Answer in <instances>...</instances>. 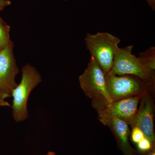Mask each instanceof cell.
<instances>
[{
	"label": "cell",
	"instance_id": "1",
	"mask_svg": "<svg viewBox=\"0 0 155 155\" xmlns=\"http://www.w3.org/2000/svg\"><path fill=\"white\" fill-rule=\"evenodd\" d=\"M105 74L93 58H91L87 68L79 76L81 87L85 95L92 100L97 110H104L113 102L108 93Z\"/></svg>",
	"mask_w": 155,
	"mask_h": 155
},
{
	"label": "cell",
	"instance_id": "2",
	"mask_svg": "<svg viewBox=\"0 0 155 155\" xmlns=\"http://www.w3.org/2000/svg\"><path fill=\"white\" fill-rule=\"evenodd\" d=\"M84 41L86 48L105 74L110 72L113 67L114 57L121 40L108 33L97 32L87 34Z\"/></svg>",
	"mask_w": 155,
	"mask_h": 155
},
{
	"label": "cell",
	"instance_id": "3",
	"mask_svg": "<svg viewBox=\"0 0 155 155\" xmlns=\"http://www.w3.org/2000/svg\"><path fill=\"white\" fill-rule=\"evenodd\" d=\"M22 77L11 94L13 97V110L14 119L17 122H23L28 117L27 102L31 91L42 81L41 75L35 67L26 64L22 69Z\"/></svg>",
	"mask_w": 155,
	"mask_h": 155
},
{
	"label": "cell",
	"instance_id": "4",
	"mask_svg": "<svg viewBox=\"0 0 155 155\" xmlns=\"http://www.w3.org/2000/svg\"><path fill=\"white\" fill-rule=\"evenodd\" d=\"M105 76L108 93L113 101L143 94L146 87L152 83L132 75L119 76L108 73Z\"/></svg>",
	"mask_w": 155,
	"mask_h": 155
},
{
	"label": "cell",
	"instance_id": "5",
	"mask_svg": "<svg viewBox=\"0 0 155 155\" xmlns=\"http://www.w3.org/2000/svg\"><path fill=\"white\" fill-rule=\"evenodd\" d=\"M133 48L132 45L119 48L114 57L113 67L108 73L119 76L134 75L153 82L154 73L145 68L138 57L132 54Z\"/></svg>",
	"mask_w": 155,
	"mask_h": 155
},
{
	"label": "cell",
	"instance_id": "6",
	"mask_svg": "<svg viewBox=\"0 0 155 155\" xmlns=\"http://www.w3.org/2000/svg\"><path fill=\"white\" fill-rule=\"evenodd\" d=\"M14 44L11 41L8 45L0 51V90L11 97L17 86L16 76L19 72L14 57Z\"/></svg>",
	"mask_w": 155,
	"mask_h": 155
},
{
	"label": "cell",
	"instance_id": "7",
	"mask_svg": "<svg viewBox=\"0 0 155 155\" xmlns=\"http://www.w3.org/2000/svg\"><path fill=\"white\" fill-rule=\"evenodd\" d=\"M143 94L114 101L104 110L98 111L99 117H114L130 125L135 118L138 106Z\"/></svg>",
	"mask_w": 155,
	"mask_h": 155
},
{
	"label": "cell",
	"instance_id": "8",
	"mask_svg": "<svg viewBox=\"0 0 155 155\" xmlns=\"http://www.w3.org/2000/svg\"><path fill=\"white\" fill-rule=\"evenodd\" d=\"M130 125L133 127H139L146 138L153 143L154 142L152 104L147 97H145L143 98L139 110H137L135 118Z\"/></svg>",
	"mask_w": 155,
	"mask_h": 155
},
{
	"label": "cell",
	"instance_id": "9",
	"mask_svg": "<svg viewBox=\"0 0 155 155\" xmlns=\"http://www.w3.org/2000/svg\"><path fill=\"white\" fill-rule=\"evenodd\" d=\"M99 119L114 131L124 155H135V151L130 146L128 140L130 130L127 122L114 117H99Z\"/></svg>",
	"mask_w": 155,
	"mask_h": 155
},
{
	"label": "cell",
	"instance_id": "10",
	"mask_svg": "<svg viewBox=\"0 0 155 155\" xmlns=\"http://www.w3.org/2000/svg\"><path fill=\"white\" fill-rule=\"evenodd\" d=\"M139 60L145 68L154 73L155 70V48L151 47L140 53Z\"/></svg>",
	"mask_w": 155,
	"mask_h": 155
},
{
	"label": "cell",
	"instance_id": "11",
	"mask_svg": "<svg viewBox=\"0 0 155 155\" xmlns=\"http://www.w3.org/2000/svg\"><path fill=\"white\" fill-rule=\"evenodd\" d=\"M10 31V26L0 17V51L7 47L12 41Z\"/></svg>",
	"mask_w": 155,
	"mask_h": 155
},
{
	"label": "cell",
	"instance_id": "12",
	"mask_svg": "<svg viewBox=\"0 0 155 155\" xmlns=\"http://www.w3.org/2000/svg\"><path fill=\"white\" fill-rule=\"evenodd\" d=\"M152 144V143L148 139L144 137L137 143V148L140 152H145L151 150Z\"/></svg>",
	"mask_w": 155,
	"mask_h": 155
},
{
	"label": "cell",
	"instance_id": "13",
	"mask_svg": "<svg viewBox=\"0 0 155 155\" xmlns=\"http://www.w3.org/2000/svg\"><path fill=\"white\" fill-rule=\"evenodd\" d=\"M145 136L143 132L139 127H133L131 134V138L134 143H137L144 138Z\"/></svg>",
	"mask_w": 155,
	"mask_h": 155
},
{
	"label": "cell",
	"instance_id": "14",
	"mask_svg": "<svg viewBox=\"0 0 155 155\" xmlns=\"http://www.w3.org/2000/svg\"><path fill=\"white\" fill-rule=\"evenodd\" d=\"M11 5V2L9 0H0V11Z\"/></svg>",
	"mask_w": 155,
	"mask_h": 155
},
{
	"label": "cell",
	"instance_id": "15",
	"mask_svg": "<svg viewBox=\"0 0 155 155\" xmlns=\"http://www.w3.org/2000/svg\"><path fill=\"white\" fill-rule=\"evenodd\" d=\"M11 104L8 102L6 101L5 99L0 98V107H10Z\"/></svg>",
	"mask_w": 155,
	"mask_h": 155
},
{
	"label": "cell",
	"instance_id": "16",
	"mask_svg": "<svg viewBox=\"0 0 155 155\" xmlns=\"http://www.w3.org/2000/svg\"><path fill=\"white\" fill-rule=\"evenodd\" d=\"M147 2L153 10H155V0H146Z\"/></svg>",
	"mask_w": 155,
	"mask_h": 155
},
{
	"label": "cell",
	"instance_id": "17",
	"mask_svg": "<svg viewBox=\"0 0 155 155\" xmlns=\"http://www.w3.org/2000/svg\"><path fill=\"white\" fill-rule=\"evenodd\" d=\"M11 97V96L9 95L8 94H6L3 92L2 91L0 90V98H1L5 100L6 98L10 97Z\"/></svg>",
	"mask_w": 155,
	"mask_h": 155
},
{
	"label": "cell",
	"instance_id": "18",
	"mask_svg": "<svg viewBox=\"0 0 155 155\" xmlns=\"http://www.w3.org/2000/svg\"><path fill=\"white\" fill-rule=\"evenodd\" d=\"M147 155H155V149H153Z\"/></svg>",
	"mask_w": 155,
	"mask_h": 155
},
{
	"label": "cell",
	"instance_id": "19",
	"mask_svg": "<svg viewBox=\"0 0 155 155\" xmlns=\"http://www.w3.org/2000/svg\"><path fill=\"white\" fill-rule=\"evenodd\" d=\"M47 155H56L55 153L54 152L49 151L48 152Z\"/></svg>",
	"mask_w": 155,
	"mask_h": 155
},
{
	"label": "cell",
	"instance_id": "20",
	"mask_svg": "<svg viewBox=\"0 0 155 155\" xmlns=\"http://www.w3.org/2000/svg\"><path fill=\"white\" fill-rule=\"evenodd\" d=\"M65 1H67V0H65Z\"/></svg>",
	"mask_w": 155,
	"mask_h": 155
}]
</instances>
